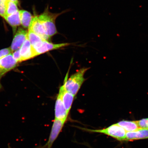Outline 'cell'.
<instances>
[{
    "instance_id": "1",
    "label": "cell",
    "mask_w": 148,
    "mask_h": 148,
    "mask_svg": "<svg viewBox=\"0 0 148 148\" xmlns=\"http://www.w3.org/2000/svg\"><path fill=\"white\" fill-rule=\"evenodd\" d=\"M88 69V68H82L68 79L67 73L63 85L65 89L74 96L76 95L85 80L84 74Z\"/></svg>"
},
{
    "instance_id": "2",
    "label": "cell",
    "mask_w": 148,
    "mask_h": 148,
    "mask_svg": "<svg viewBox=\"0 0 148 148\" xmlns=\"http://www.w3.org/2000/svg\"><path fill=\"white\" fill-rule=\"evenodd\" d=\"M63 12L52 13L49 12V8L47 7L43 13L38 16L46 33L50 38L58 33L56 26L55 21L57 18Z\"/></svg>"
},
{
    "instance_id": "3",
    "label": "cell",
    "mask_w": 148,
    "mask_h": 148,
    "mask_svg": "<svg viewBox=\"0 0 148 148\" xmlns=\"http://www.w3.org/2000/svg\"><path fill=\"white\" fill-rule=\"evenodd\" d=\"M81 129L89 132L106 135L120 141H125L126 139V131L117 123L114 124L103 129L93 130L84 128H81Z\"/></svg>"
},
{
    "instance_id": "4",
    "label": "cell",
    "mask_w": 148,
    "mask_h": 148,
    "mask_svg": "<svg viewBox=\"0 0 148 148\" xmlns=\"http://www.w3.org/2000/svg\"><path fill=\"white\" fill-rule=\"evenodd\" d=\"M69 45L70 44L68 43L53 44L47 40H44L32 47L34 50L37 56L49 51L58 49Z\"/></svg>"
},
{
    "instance_id": "5",
    "label": "cell",
    "mask_w": 148,
    "mask_h": 148,
    "mask_svg": "<svg viewBox=\"0 0 148 148\" xmlns=\"http://www.w3.org/2000/svg\"><path fill=\"white\" fill-rule=\"evenodd\" d=\"M18 63L12 53L0 59V90L2 88L1 83V77L5 73L15 68Z\"/></svg>"
},
{
    "instance_id": "6",
    "label": "cell",
    "mask_w": 148,
    "mask_h": 148,
    "mask_svg": "<svg viewBox=\"0 0 148 148\" xmlns=\"http://www.w3.org/2000/svg\"><path fill=\"white\" fill-rule=\"evenodd\" d=\"M29 29L43 40L49 41L51 38L48 36L38 16H33Z\"/></svg>"
},
{
    "instance_id": "7",
    "label": "cell",
    "mask_w": 148,
    "mask_h": 148,
    "mask_svg": "<svg viewBox=\"0 0 148 148\" xmlns=\"http://www.w3.org/2000/svg\"><path fill=\"white\" fill-rule=\"evenodd\" d=\"M28 32L21 27L18 28L12 40L10 47L12 52L19 49L26 40Z\"/></svg>"
},
{
    "instance_id": "8",
    "label": "cell",
    "mask_w": 148,
    "mask_h": 148,
    "mask_svg": "<svg viewBox=\"0 0 148 148\" xmlns=\"http://www.w3.org/2000/svg\"><path fill=\"white\" fill-rule=\"evenodd\" d=\"M65 123L61 120L55 119L52 126L49 140L44 147H46V148H51L53 142L58 137L62 131Z\"/></svg>"
},
{
    "instance_id": "9",
    "label": "cell",
    "mask_w": 148,
    "mask_h": 148,
    "mask_svg": "<svg viewBox=\"0 0 148 148\" xmlns=\"http://www.w3.org/2000/svg\"><path fill=\"white\" fill-rule=\"evenodd\" d=\"M69 114L65 107L63 103L59 93L56 101L55 108V119L61 120L65 123Z\"/></svg>"
},
{
    "instance_id": "10",
    "label": "cell",
    "mask_w": 148,
    "mask_h": 148,
    "mask_svg": "<svg viewBox=\"0 0 148 148\" xmlns=\"http://www.w3.org/2000/svg\"><path fill=\"white\" fill-rule=\"evenodd\" d=\"M21 62L27 60L37 56L36 53L29 42L28 36L26 40L20 49Z\"/></svg>"
},
{
    "instance_id": "11",
    "label": "cell",
    "mask_w": 148,
    "mask_h": 148,
    "mask_svg": "<svg viewBox=\"0 0 148 148\" xmlns=\"http://www.w3.org/2000/svg\"><path fill=\"white\" fill-rule=\"evenodd\" d=\"M59 93L60 95L66 111L69 114L75 96L65 89L63 85L60 87Z\"/></svg>"
},
{
    "instance_id": "12",
    "label": "cell",
    "mask_w": 148,
    "mask_h": 148,
    "mask_svg": "<svg viewBox=\"0 0 148 148\" xmlns=\"http://www.w3.org/2000/svg\"><path fill=\"white\" fill-rule=\"evenodd\" d=\"M148 139V129L139 128L132 132H127L125 140H132Z\"/></svg>"
},
{
    "instance_id": "13",
    "label": "cell",
    "mask_w": 148,
    "mask_h": 148,
    "mask_svg": "<svg viewBox=\"0 0 148 148\" xmlns=\"http://www.w3.org/2000/svg\"><path fill=\"white\" fill-rule=\"evenodd\" d=\"M4 18L12 27L14 33H15L16 27L21 25L19 10L12 14L5 16Z\"/></svg>"
},
{
    "instance_id": "14",
    "label": "cell",
    "mask_w": 148,
    "mask_h": 148,
    "mask_svg": "<svg viewBox=\"0 0 148 148\" xmlns=\"http://www.w3.org/2000/svg\"><path fill=\"white\" fill-rule=\"evenodd\" d=\"M127 132H132L140 128L137 121L122 120L116 123Z\"/></svg>"
},
{
    "instance_id": "15",
    "label": "cell",
    "mask_w": 148,
    "mask_h": 148,
    "mask_svg": "<svg viewBox=\"0 0 148 148\" xmlns=\"http://www.w3.org/2000/svg\"><path fill=\"white\" fill-rule=\"evenodd\" d=\"M21 25L24 28L29 29L33 17L29 12L25 10H19Z\"/></svg>"
},
{
    "instance_id": "16",
    "label": "cell",
    "mask_w": 148,
    "mask_h": 148,
    "mask_svg": "<svg viewBox=\"0 0 148 148\" xmlns=\"http://www.w3.org/2000/svg\"><path fill=\"white\" fill-rule=\"evenodd\" d=\"M5 15H8L18 12L17 5L10 0H6L5 2Z\"/></svg>"
},
{
    "instance_id": "17",
    "label": "cell",
    "mask_w": 148,
    "mask_h": 148,
    "mask_svg": "<svg viewBox=\"0 0 148 148\" xmlns=\"http://www.w3.org/2000/svg\"><path fill=\"white\" fill-rule=\"evenodd\" d=\"M28 29V38L31 46H34L38 43V42L42 41V40H44L43 39L40 38V36L33 32L30 29Z\"/></svg>"
},
{
    "instance_id": "18",
    "label": "cell",
    "mask_w": 148,
    "mask_h": 148,
    "mask_svg": "<svg viewBox=\"0 0 148 148\" xmlns=\"http://www.w3.org/2000/svg\"><path fill=\"white\" fill-rule=\"evenodd\" d=\"M136 121L140 128L148 129V118H143Z\"/></svg>"
},
{
    "instance_id": "19",
    "label": "cell",
    "mask_w": 148,
    "mask_h": 148,
    "mask_svg": "<svg viewBox=\"0 0 148 148\" xmlns=\"http://www.w3.org/2000/svg\"><path fill=\"white\" fill-rule=\"evenodd\" d=\"M5 1L0 0V16L3 18L5 15Z\"/></svg>"
},
{
    "instance_id": "20",
    "label": "cell",
    "mask_w": 148,
    "mask_h": 148,
    "mask_svg": "<svg viewBox=\"0 0 148 148\" xmlns=\"http://www.w3.org/2000/svg\"><path fill=\"white\" fill-rule=\"evenodd\" d=\"M12 52L10 47L5 48L0 50V59L10 54Z\"/></svg>"
},
{
    "instance_id": "21",
    "label": "cell",
    "mask_w": 148,
    "mask_h": 148,
    "mask_svg": "<svg viewBox=\"0 0 148 148\" xmlns=\"http://www.w3.org/2000/svg\"><path fill=\"white\" fill-rule=\"evenodd\" d=\"M14 58L18 63L21 62V56L20 55V49L14 51L12 53Z\"/></svg>"
},
{
    "instance_id": "22",
    "label": "cell",
    "mask_w": 148,
    "mask_h": 148,
    "mask_svg": "<svg viewBox=\"0 0 148 148\" xmlns=\"http://www.w3.org/2000/svg\"><path fill=\"white\" fill-rule=\"evenodd\" d=\"M10 1L14 2L16 3L17 5H18V3H19L18 0H10Z\"/></svg>"
},
{
    "instance_id": "23",
    "label": "cell",
    "mask_w": 148,
    "mask_h": 148,
    "mask_svg": "<svg viewBox=\"0 0 148 148\" xmlns=\"http://www.w3.org/2000/svg\"><path fill=\"white\" fill-rule=\"evenodd\" d=\"M8 148H12L11 147H10V146L9 145L8 146Z\"/></svg>"
}]
</instances>
